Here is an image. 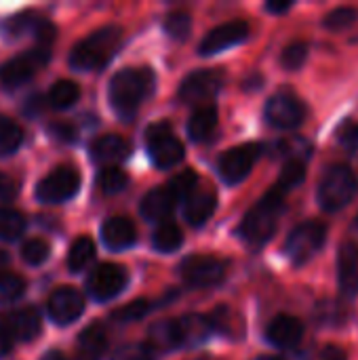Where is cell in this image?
Listing matches in <instances>:
<instances>
[{"label":"cell","mask_w":358,"mask_h":360,"mask_svg":"<svg viewBox=\"0 0 358 360\" xmlns=\"http://www.w3.org/2000/svg\"><path fill=\"white\" fill-rule=\"evenodd\" d=\"M49 131H51V135H53L55 139H59V141H63V143H70V141L76 139V129H74L72 124H68V122H53V124L49 127Z\"/></svg>","instance_id":"obj_48"},{"label":"cell","mask_w":358,"mask_h":360,"mask_svg":"<svg viewBox=\"0 0 358 360\" xmlns=\"http://www.w3.org/2000/svg\"><path fill=\"white\" fill-rule=\"evenodd\" d=\"M224 72L222 70H196L184 78L179 86V99L184 103H203L213 99L224 86Z\"/></svg>","instance_id":"obj_11"},{"label":"cell","mask_w":358,"mask_h":360,"mask_svg":"<svg viewBox=\"0 0 358 360\" xmlns=\"http://www.w3.org/2000/svg\"><path fill=\"white\" fill-rule=\"evenodd\" d=\"M281 156H285L287 160H302L306 162V158L310 156V143L304 139H289L281 143ZM285 160V162H287Z\"/></svg>","instance_id":"obj_45"},{"label":"cell","mask_w":358,"mask_h":360,"mask_svg":"<svg viewBox=\"0 0 358 360\" xmlns=\"http://www.w3.org/2000/svg\"><path fill=\"white\" fill-rule=\"evenodd\" d=\"M304 338V325L300 319L289 316V314H279L274 316L268 327H266V340L281 348V350H289L295 348Z\"/></svg>","instance_id":"obj_16"},{"label":"cell","mask_w":358,"mask_h":360,"mask_svg":"<svg viewBox=\"0 0 358 360\" xmlns=\"http://www.w3.org/2000/svg\"><path fill=\"white\" fill-rule=\"evenodd\" d=\"M13 344H15V335L11 331V325H8L6 316H0V359L11 354Z\"/></svg>","instance_id":"obj_47"},{"label":"cell","mask_w":358,"mask_h":360,"mask_svg":"<svg viewBox=\"0 0 358 360\" xmlns=\"http://www.w3.org/2000/svg\"><path fill=\"white\" fill-rule=\"evenodd\" d=\"M25 283L17 274L0 272V304H11L23 295Z\"/></svg>","instance_id":"obj_37"},{"label":"cell","mask_w":358,"mask_h":360,"mask_svg":"<svg viewBox=\"0 0 358 360\" xmlns=\"http://www.w3.org/2000/svg\"><path fill=\"white\" fill-rule=\"evenodd\" d=\"M108 348V338L101 325L87 327L78 338V360H99Z\"/></svg>","instance_id":"obj_22"},{"label":"cell","mask_w":358,"mask_h":360,"mask_svg":"<svg viewBox=\"0 0 358 360\" xmlns=\"http://www.w3.org/2000/svg\"><path fill=\"white\" fill-rule=\"evenodd\" d=\"M179 329H181L184 346L205 344L213 333V325L209 316H203V314H186L184 319H179Z\"/></svg>","instance_id":"obj_25"},{"label":"cell","mask_w":358,"mask_h":360,"mask_svg":"<svg viewBox=\"0 0 358 360\" xmlns=\"http://www.w3.org/2000/svg\"><path fill=\"white\" fill-rule=\"evenodd\" d=\"M348 319V312L344 310L342 304H335V302H325V304H319L317 308V321L321 325H344Z\"/></svg>","instance_id":"obj_41"},{"label":"cell","mask_w":358,"mask_h":360,"mask_svg":"<svg viewBox=\"0 0 358 360\" xmlns=\"http://www.w3.org/2000/svg\"><path fill=\"white\" fill-rule=\"evenodd\" d=\"M217 129V108L215 105H200L188 120V135L192 141H205Z\"/></svg>","instance_id":"obj_23"},{"label":"cell","mask_w":358,"mask_h":360,"mask_svg":"<svg viewBox=\"0 0 358 360\" xmlns=\"http://www.w3.org/2000/svg\"><path fill=\"white\" fill-rule=\"evenodd\" d=\"M25 219L19 211L2 209L0 211V240H15L23 234Z\"/></svg>","instance_id":"obj_35"},{"label":"cell","mask_w":358,"mask_h":360,"mask_svg":"<svg viewBox=\"0 0 358 360\" xmlns=\"http://www.w3.org/2000/svg\"><path fill=\"white\" fill-rule=\"evenodd\" d=\"M101 238L108 249L112 251H122L135 245L137 240V230L131 219L127 217H110L101 226Z\"/></svg>","instance_id":"obj_21"},{"label":"cell","mask_w":358,"mask_h":360,"mask_svg":"<svg viewBox=\"0 0 358 360\" xmlns=\"http://www.w3.org/2000/svg\"><path fill=\"white\" fill-rule=\"evenodd\" d=\"M338 139L348 154L358 156V122L346 120L338 131Z\"/></svg>","instance_id":"obj_46"},{"label":"cell","mask_w":358,"mask_h":360,"mask_svg":"<svg viewBox=\"0 0 358 360\" xmlns=\"http://www.w3.org/2000/svg\"><path fill=\"white\" fill-rule=\"evenodd\" d=\"M154 72L150 68H124L110 80V105L122 120H131L146 97L154 91Z\"/></svg>","instance_id":"obj_1"},{"label":"cell","mask_w":358,"mask_h":360,"mask_svg":"<svg viewBox=\"0 0 358 360\" xmlns=\"http://www.w3.org/2000/svg\"><path fill=\"white\" fill-rule=\"evenodd\" d=\"M122 42V30L116 25H106L82 38L70 53V63L76 70H99L118 51Z\"/></svg>","instance_id":"obj_3"},{"label":"cell","mask_w":358,"mask_h":360,"mask_svg":"<svg viewBox=\"0 0 358 360\" xmlns=\"http://www.w3.org/2000/svg\"><path fill=\"white\" fill-rule=\"evenodd\" d=\"M327 240V228L321 221H306L300 224L287 238V255L295 266H302L310 262L325 245Z\"/></svg>","instance_id":"obj_7"},{"label":"cell","mask_w":358,"mask_h":360,"mask_svg":"<svg viewBox=\"0 0 358 360\" xmlns=\"http://www.w3.org/2000/svg\"><path fill=\"white\" fill-rule=\"evenodd\" d=\"M42 23V19L34 13V11H27V13H19L15 17H8L2 25V32L6 36H21L25 32H32L36 34L38 25Z\"/></svg>","instance_id":"obj_31"},{"label":"cell","mask_w":358,"mask_h":360,"mask_svg":"<svg viewBox=\"0 0 358 360\" xmlns=\"http://www.w3.org/2000/svg\"><path fill=\"white\" fill-rule=\"evenodd\" d=\"M247 36H249V23L234 19V21L222 23L215 30H211L203 38L198 51H200V55H217L234 44H241L243 40H247Z\"/></svg>","instance_id":"obj_14"},{"label":"cell","mask_w":358,"mask_h":360,"mask_svg":"<svg viewBox=\"0 0 358 360\" xmlns=\"http://www.w3.org/2000/svg\"><path fill=\"white\" fill-rule=\"evenodd\" d=\"M80 190V175L70 167H57L36 186V198L46 205H59L76 196Z\"/></svg>","instance_id":"obj_8"},{"label":"cell","mask_w":358,"mask_h":360,"mask_svg":"<svg viewBox=\"0 0 358 360\" xmlns=\"http://www.w3.org/2000/svg\"><path fill=\"white\" fill-rule=\"evenodd\" d=\"M112 360H156V350L150 344H127L112 354Z\"/></svg>","instance_id":"obj_43"},{"label":"cell","mask_w":358,"mask_h":360,"mask_svg":"<svg viewBox=\"0 0 358 360\" xmlns=\"http://www.w3.org/2000/svg\"><path fill=\"white\" fill-rule=\"evenodd\" d=\"M40 360H65V356H63V352H59V350H49Z\"/></svg>","instance_id":"obj_53"},{"label":"cell","mask_w":358,"mask_h":360,"mask_svg":"<svg viewBox=\"0 0 358 360\" xmlns=\"http://www.w3.org/2000/svg\"><path fill=\"white\" fill-rule=\"evenodd\" d=\"M95 257V245L89 236H80L74 240L68 253V268L72 272H82Z\"/></svg>","instance_id":"obj_28"},{"label":"cell","mask_w":358,"mask_h":360,"mask_svg":"<svg viewBox=\"0 0 358 360\" xmlns=\"http://www.w3.org/2000/svg\"><path fill=\"white\" fill-rule=\"evenodd\" d=\"M80 97V89L76 82L72 80H57L51 91H49V103L55 108V110H63V108H70L76 99Z\"/></svg>","instance_id":"obj_29"},{"label":"cell","mask_w":358,"mask_h":360,"mask_svg":"<svg viewBox=\"0 0 358 360\" xmlns=\"http://www.w3.org/2000/svg\"><path fill=\"white\" fill-rule=\"evenodd\" d=\"M260 154H262V148L257 143H243V146L230 148L228 152H224V156L217 162L219 177L228 186L241 184L255 167Z\"/></svg>","instance_id":"obj_9"},{"label":"cell","mask_w":358,"mask_h":360,"mask_svg":"<svg viewBox=\"0 0 358 360\" xmlns=\"http://www.w3.org/2000/svg\"><path fill=\"white\" fill-rule=\"evenodd\" d=\"M352 230L358 234V215H357V219H354V224H352Z\"/></svg>","instance_id":"obj_56"},{"label":"cell","mask_w":358,"mask_h":360,"mask_svg":"<svg viewBox=\"0 0 358 360\" xmlns=\"http://www.w3.org/2000/svg\"><path fill=\"white\" fill-rule=\"evenodd\" d=\"M6 321L11 325V331H13L15 340H19V342H32L40 333V316L32 308L17 310V312L8 314Z\"/></svg>","instance_id":"obj_24"},{"label":"cell","mask_w":358,"mask_h":360,"mask_svg":"<svg viewBox=\"0 0 358 360\" xmlns=\"http://www.w3.org/2000/svg\"><path fill=\"white\" fill-rule=\"evenodd\" d=\"M255 360H281V359H276V356H260V359H255Z\"/></svg>","instance_id":"obj_55"},{"label":"cell","mask_w":358,"mask_h":360,"mask_svg":"<svg viewBox=\"0 0 358 360\" xmlns=\"http://www.w3.org/2000/svg\"><path fill=\"white\" fill-rule=\"evenodd\" d=\"M177 202H179V198L173 194V190L169 186H162V188L150 190L143 196L139 211H141V215L148 221H162V219H167L173 213Z\"/></svg>","instance_id":"obj_20"},{"label":"cell","mask_w":358,"mask_h":360,"mask_svg":"<svg viewBox=\"0 0 358 360\" xmlns=\"http://www.w3.org/2000/svg\"><path fill=\"white\" fill-rule=\"evenodd\" d=\"M146 141H148L150 158L158 169H171V167L179 165L186 156L184 143L173 135V129L169 122L152 124L148 129Z\"/></svg>","instance_id":"obj_5"},{"label":"cell","mask_w":358,"mask_h":360,"mask_svg":"<svg viewBox=\"0 0 358 360\" xmlns=\"http://www.w3.org/2000/svg\"><path fill=\"white\" fill-rule=\"evenodd\" d=\"M165 32L173 40H186L192 32V17L184 11H173L165 19Z\"/></svg>","instance_id":"obj_36"},{"label":"cell","mask_w":358,"mask_h":360,"mask_svg":"<svg viewBox=\"0 0 358 360\" xmlns=\"http://www.w3.org/2000/svg\"><path fill=\"white\" fill-rule=\"evenodd\" d=\"M338 283L346 297L358 293V247L357 243H344L338 251Z\"/></svg>","instance_id":"obj_18"},{"label":"cell","mask_w":358,"mask_h":360,"mask_svg":"<svg viewBox=\"0 0 358 360\" xmlns=\"http://www.w3.org/2000/svg\"><path fill=\"white\" fill-rule=\"evenodd\" d=\"M304 118H306L304 103L289 91L274 93L266 103V120L281 131H291L300 127Z\"/></svg>","instance_id":"obj_10"},{"label":"cell","mask_w":358,"mask_h":360,"mask_svg":"<svg viewBox=\"0 0 358 360\" xmlns=\"http://www.w3.org/2000/svg\"><path fill=\"white\" fill-rule=\"evenodd\" d=\"M181 243H184V234L171 221L160 224L156 228V232L152 234V247L156 251H160V253H173V251H177L181 247Z\"/></svg>","instance_id":"obj_27"},{"label":"cell","mask_w":358,"mask_h":360,"mask_svg":"<svg viewBox=\"0 0 358 360\" xmlns=\"http://www.w3.org/2000/svg\"><path fill=\"white\" fill-rule=\"evenodd\" d=\"M308 59V44L306 42H291L281 53V65L285 70H300Z\"/></svg>","instance_id":"obj_40"},{"label":"cell","mask_w":358,"mask_h":360,"mask_svg":"<svg viewBox=\"0 0 358 360\" xmlns=\"http://www.w3.org/2000/svg\"><path fill=\"white\" fill-rule=\"evenodd\" d=\"M293 8V2L291 0H283V2H268L266 4V11H270V13H276V15H281V13H287V11H291Z\"/></svg>","instance_id":"obj_52"},{"label":"cell","mask_w":358,"mask_h":360,"mask_svg":"<svg viewBox=\"0 0 358 360\" xmlns=\"http://www.w3.org/2000/svg\"><path fill=\"white\" fill-rule=\"evenodd\" d=\"M314 360H346V350L340 346H323L314 354Z\"/></svg>","instance_id":"obj_49"},{"label":"cell","mask_w":358,"mask_h":360,"mask_svg":"<svg viewBox=\"0 0 358 360\" xmlns=\"http://www.w3.org/2000/svg\"><path fill=\"white\" fill-rule=\"evenodd\" d=\"M129 175L118 167H106L97 175V186L103 194H118L127 188Z\"/></svg>","instance_id":"obj_34"},{"label":"cell","mask_w":358,"mask_h":360,"mask_svg":"<svg viewBox=\"0 0 358 360\" xmlns=\"http://www.w3.org/2000/svg\"><path fill=\"white\" fill-rule=\"evenodd\" d=\"M358 19V11L352 6H340V8H333L331 13H327L325 17V27L329 30H344L348 25H352Z\"/></svg>","instance_id":"obj_44"},{"label":"cell","mask_w":358,"mask_h":360,"mask_svg":"<svg viewBox=\"0 0 358 360\" xmlns=\"http://www.w3.org/2000/svg\"><path fill=\"white\" fill-rule=\"evenodd\" d=\"M228 272V264L213 255H190L181 262L179 274L184 283L192 289L217 287Z\"/></svg>","instance_id":"obj_6"},{"label":"cell","mask_w":358,"mask_h":360,"mask_svg":"<svg viewBox=\"0 0 358 360\" xmlns=\"http://www.w3.org/2000/svg\"><path fill=\"white\" fill-rule=\"evenodd\" d=\"M357 192L358 181L352 169H348L346 165H331L321 177L317 196H319V205L325 211L335 213L348 207L357 196Z\"/></svg>","instance_id":"obj_4"},{"label":"cell","mask_w":358,"mask_h":360,"mask_svg":"<svg viewBox=\"0 0 358 360\" xmlns=\"http://www.w3.org/2000/svg\"><path fill=\"white\" fill-rule=\"evenodd\" d=\"M49 253H51V247H49V243L42 240V238H32V240H27V243L23 245V249H21V257H23V262L30 264V266H40V264H44V262L49 259Z\"/></svg>","instance_id":"obj_39"},{"label":"cell","mask_w":358,"mask_h":360,"mask_svg":"<svg viewBox=\"0 0 358 360\" xmlns=\"http://www.w3.org/2000/svg\"><path fill=\"white\" fill-rule=\"evenodd\" d=\"M171 190H173V194L179 198V200H186L196 188H198V175L194 173V171H184V173H179V175H175L169 184H167Z\"/></svg>","instance_id":"obj_42"},{"label":"cell","mask_w":358,"mask_h":360,"mask_svg":"<svg viewBox=\"0 0 358 360\" xmlns=\"http://www.w3.org/2000/svg\"><path fill=\"white\" fill-rule=\"evenodd\" d=\"M217 207V196L215 190H211L209 186H198L188 198H186V207H184V217L190 226L200 228L205 226L211 215L215 213Z\"/></svg>","instance_id":"obj_17"},{"label":"cell","mask_w":358,"mask_h":360,"mask_svg":"<svg viewBox=\"0 0 358 360\" xmlns=\"http://www.w3.org/2000/svg\"><path fill=\"white\" fill-rule=\"evenodd\" d=\"M131 154V146L124 137L120 135H101L91 143V156L95 162L106 165V167H114L116 162L129 158Z\"/></svg>","instance_id":"obj_19"},{"label":"cell","mask_w":358,"mask_h":360,"mask_svg":"<svg viewBox=\"0 0 358 360\" xmlns=\"http://www.w3.org/2000/svg\"><path fill=\"white\" fill-rule=\"evenodd\" d=\"M211 325H213V331H219L224 335H230V338H236L238 335V327L243 325L241 323V316L230 308V306H219L213 310V314L209 316Z\"/></svg>","instance_id":"obj_30"},{"label":"cell","mask_w":358,"mask_h":360,"mask_svg":"<svg viewBox=\"0 0 358 360\" xmlns=\"http://www.w3.org/2000/svg\"><path fill=\"white\" fill-rule=\"evenodd\" d=\"M283 213H285V198H283V192L274 188L266 196H262L253 205V209L245 215L238 234L249 245L260 247L272 238Z\"/></svg>","instance_id":"obj_2"},{"label":"cell","mask_w":358,"mask_h":360,"mask_svg":"<svg viewBox=\"0 0 358 360\" xmlns=\"http://www.w3.org/2000/svg\"><path fill=\"white\" fill-rule=\"evenodd\" d=\"M150 310H152V304L148 300H135V302L127 304L124 308L112 312V321H116V323H135V321H141Z\"/></svg>","instance_id":"obj_38"},{"label":"cell","mask_w":358,"mask_h":360,"mask_svg":"<svg viewBox=\"0 0 358 360\" xmlns=\"http://www.w3.org/2000/svg\"><path fill=\"white\" fill-rule=\"evenodd\" d=\"M21 139H23L21 127L11 118L0 116V156L13 154L21 146Z\"/></svg>","instance_id":"obj_32"},{"label":"cell","mask_w":358,"mask_h":360,"mask_svg":"<svg viewBox=\"0 0 358 360\" xmlns=\"http://www.w3.org/2000/svg\"><path fill=\"white\" fill-rule=\"evenodd\" d=\"M42 110H44V99H42L40 95H32V97L27 99L25 108H23V112H25L27 116H38Z\"/></svg>","instance_id":"obj_51"},{"label":"cell","mask_w":358,"mask_h":360,"mask_svg":"<svg viewBox=\"0 0 358 360\" xmlns=\"http://www.w3.org/2000/svg\"><path fill=\"white\" fill-rule=\"evenodd\" d=\"M129 283V274L118 264H99L87 278V289L97 302L114 300Z\"/></svg>","instance_id":"obj_12"},{"label":"cell","mask_w":358,"mask_h":360,"mask_svg":"<svg viewBox=\"0 0 358 360\" xmlns=\"http://www.w3.org/2000/svg\"><path fill=\"white\" fill-rule=\"evenodd\" d=\"M15 194H17V186L6 175L0 173V205L11 202L15 198Z\"/></svg>","instance_id":"obj_50"},{"label":"cell","mask_w":358,"mask_h":360,"mask_svg":"<svg viewBox=\"0 0 358 360\" xmlns=\"http://www.w3.org/2000/svg\"><path fill=\"white\" fill-rule=\"evenodd\" d=\"M84 310L82 295L72 287H61L49 297V316L57 325H70L74 323Z\"/></svg>","instance_id":"obj_15"},{"label":"cell","mask_w":358,"mask_h":360,"mask_svg":"<svg viewBox=\"0 0 358 360\" xmlns=\"http://www.w3.org/2000/svg\"><path fill=\"white\" fill-rule=\"evenodd\" d=\"M6 262H8V257H6V253L4 251H0V270L6 266Z\"/></svg>","instance_id":"obj_54"},{"label":"cell","mask_w":358,"mask_h":360,"mask_svg":"<svg viewBox=\"0 0 358 360\" xmlns=\"http://www.w3.org/2000/svg\"><path fill=\"white\" fill-rule=\"evenodd\" d=\"M51 51L44 46H36L34 51H27L25 55L13 57L0 68V82L4 86H19L25 80L34 76V72L49 61Z\"/></svg>","instance_id":"obj_13"},{"label":"cell","mask_w":358,"mask_h":360,"mask_svg":"<svg viewBox=\"0 0 358 360\" xmlns=\"http://www.w3.org/2000/svg\"><path fill=\"white\" fill-rule=\"evenodd\" d=\"M150 346H154V350H173L184 346L179 321H158L150 329Z\"/></svg>","instance_id":"obj_26"},{"label":"cell","mask_w":358,"mask_h":360,"mask_svg":"<svg viewBox=\"0 0 358 360\" xmlns=\"http://www.w3.org/2000/svg\"><path fill=\"white\" fill-rule=\"evenodd\" d=\"M306 179V162L302 160H287L281 169L279 181H276V190L287 192L298 188L302 181Z\"/></svg>","instance_id":"obj_33"}]
</instances>
